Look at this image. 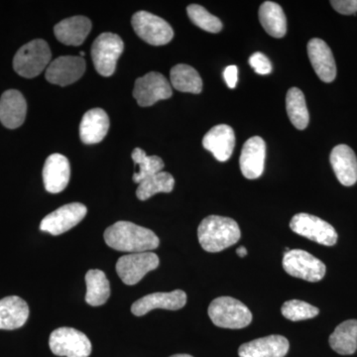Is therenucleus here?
<instances>
[{
  "label": "nucleus",
  "instance_id": "1",
  "mask_svg": "<svg viewBox=\"0 0 357 357\" xmlns=\"http://www.w3.org/2000/svg\"><path fill=\"white\" fill-rule=\"evenodd\" d=\"M105 241L109 248L121 252H148L158 248V236L151 229L130 222H117L105 231Z\"/></svg>",
  "mask_w": 357,
  "mask_h": 357
},
{
  "label": "nucleus",
  "instance_id": "2",
  "mask_svg": "<svg viewBox=\"0 0 357 357\" xmlns=\"http://www.w3.org/2000/svg\"><path fill=\"white\" fill-rule=\"evenodd\" d=\"M241 232L236 220L230 218L210 215L204 218L198 227L199 244L208 252H220L234 245Z\"/></svg>",
  "mask_w": 357,
  "mask_h": 357
},
{
  "label": "nucleus",
  "instance_id": "3",
  "mask_svg": "<svg viewBox=\"0 0 357 357\" xmlns=\"http://www.w3.org/2000/svg\"><path fill=\"white\" fill-rule=\"evenodd\" d=\"M51 58L48 43L42 39L33 40L21 47L14 56V70L21 77L32 79L48 68Z\"/></svg>",
  "mask_w": 357,
  "mask_h": 357
},
{
  "label": "nucleus",
  "instance_id": "4",
  "mask_svg": "<svg viewBox=\"0 0 357 357\" xmlns=\"http://www.w3.org/2000/svg\"><path fill=\"white\" fill-rule=\"evenodd\" d=\"M208 316L213 325L223 328H246L252 321V314L243 303L231 297L217 298L208 307Z\"/></svg>",
  "mask_w": 357,
  "mask_h": 357
},
{
  "label": "nucleus",
  "instance_id": "5",
  "mask_svg": "<svg viewBox=\"0 0 357 357\" xmlns=\"http://www.w3.org/2000/svg\"><path fill=\"white\" fill-rule=\"evenodd\" d=\"M123 49V41L119 35L114 33L100 34L91 46V58L96 72L102 77L112 76Z\"/></svg>",
  "mask_w": 357,
  "mask_h": 357
},
{
  "label": "nucleus",
  "instance_id": "6",
  "mask_svg": "<svg viewBox=\"0 0 357 357\" xmlns=\"http://www.w3.org/2000/svg\"><path fill=\"white\" fill-rule=\"evenodd\" d=\"M131 23L136 34L152 46H163L173 39L174 31L171 25L159 16L147 11H138L134 14Z\"/></svg>",
  "mask_w": 357,
  "mask_h": 357
},
{
  "label": "nucleus",
  "instance_id": "7",
  "mask_svg": "<svg viewBox=\"0 0 357 357\" xmlns=\"http://www.w3.org/2000/svg\"><path fill=\"white\" fill-rule=\"evenodd\" d=\"M283 268L289 275L307 282H319L325 277L326 268L321 260L302 249L285 252Z\"/></svg>",
  "mask_w": 357,
  "mask_h": 357
},
{
  "label": "nucleus",
  "instance_id": "8",
  "mask_svg": "<svg viewBox=\"0 0 357 357\" xmlns=\"http://www.w3.org/2000/svg\"><path fill=\"white\" fill-rule=\"evenodd\" d=\"M49 345L55 356L89 357L91 342L84 333L73 328H59L51 333Z\"/></svg>",
  "mask_w": 357,
  "mask_h": 357
},
{
  "label": "nucleus",
  "instance_id": "9",
  "mask_svg": "<svg viewBox=\"0 0 357 357\" xmlns=\"http://www.w3.org/2000/svg\"><path fill=\"white\" fill-rule=\"evenodd\" d=\"M290 227L295 234L321 245L333 246L337 241V234L333 225L309 213L294 215Z\"/></svg>",
  "mask_w": 357,
  "mask_h": 357
},
{
  "label": "nucleus",
  "instance_id": "10",
  "mask_svg": "<svg viewBox=\"0 0 357 357\" xmlns=\"http://www.w3.org/2000/svg\"><path fill=\"white\" fill-rule=\"evenodd\" d=\"M158 255L153 252L129 253L116 263V272L124 284L129 286L139 283L145 275L158 268Z\"/></svg>",
  "mask_w": 357,
  "mask_h": 357
},
{
  "label": "nucleus",
  "instance_id": "11",
  "mask_svg": "<svg viewBox=\"0 0 357 357\" xmlns=\"http://www.w3.org/2000/svg\"><path fill=\"white\" fill-rule=\"evenodd\" d=\"M173 95L172 86L160 73H148L138 77L134 84L133 96L142 107H151L159 100H168Z\"/></svg>",
  "mask_w": 357,
  "mask_h": 357
},
{
  "label": "nucleus",
  "instance_id": "12",
  "mask_svg": "<svg viewBox=\"0 0 357 357\" xmlns=\"http://www.w3.org/2000/svg\"><path fill=\"white\" fill-rule=\"evenodd\" d=\"M86 213L88 208L83 204H65L45 217L40 223V229L52 236H60L79 225Z\"/></svg>",
  "mask_w": 357,
  "mask_h": 357
},
{
  "label": "nucleus",
  "instance_id": "13",
  "mask_svg": "<svg viewBox=\"0 0 357 357\" xmlns=\"http://www.w3.org/2000/svg\"><path fill=\"white\" fill-rule=\"evenodd\" d=\"M86 72V61L76 56H62L52 61L46 69L47 81L66 86L76 83Z\"/></svg>",
  "mask_w": 357,
  "mask_h": 357
},
{
  "label": "nucleus",
  "instance_id": "14",
  "mask_svg": "<svg viewBox=\"0 0 357 357\" xmlns=\"http://www.w3.org/2000/svg\"><path fill=\"white\" fill-rule=\"evenodd\" d=\"M187 304V294L182 290H175L169 293H153L140 298L133 303L131 312L134 316H145L147 312L156 309L177 311Z\"/></svg>",
  "mask_w": 357,
  "mask_h": 357
},
{
  "label": "nucleus",
  "instance_id": "15",
  "mask_svg": "<svg viewBox=\"0 0 357 357\" xmlns=\"http://www.w3.org/2000/svg\"><path fill=\"white\" fill-rule=\"evenodd\" d=\"M266 144L259 136L249 138L241 150L239 165L243 175L249 180H255L264 171Z\"/></svg>",
  "mask_w": 357,
  "mask_h": 357
},
{
  "label": "nucleus",
  "instance_id": "16",
  "mask_svg": "<svg viewBox=\"0 0 357 357\" xmlns=\"http://www.w3.org/2000/svg\"><path fill=\"white\" fill-rule=\"evenodd\" d=\"M307 56L314 72L325 83H332L337 77V65L333 52L325 41L314 38L307 43Z\"/></svg>",
  "mask_w": 357,
  "mask_h": 357
},
{
  "label": "nucleus",
  "instance_id": "17",
  "mask_svg": "<svg viewBox=\"0 0 357 357\" xmlns=\"http://www.w3.org/2000/svg\"><path fill=\"white\" fill-rule=\"evenodd\" d=\"M70 166L69 160L62 154H52L45 162L43 182L45 189L51 194L64 191L69 184Z\"/></svg>",
  "mask_w": 357,
  "mask_h": 357
},
{
  "label": "nucleus",
  "instance_id": "18",
  "mask_svg": "<svg viewBox=\"0 0 357 357\" xmlns=\"http://www.w3.org/2000/svg\"><path fill=\"white\" fill-rule=\"evenodd\" d=\"M203 145L204 149L211 152L218 161H227L236 146V134L229 126L220 124L204 135Z\"/></svg>",
  "mask_w": 357,
  "mask_h": 357
},
{
  "label": "nucleus",
  "instance_id": "19",
  "mask_svg": "<svg viewBox=\"0 0 357 357\" xmlns=\"http://www.w3.org/2000/svg\"><path fill=\"white\" fill-rule=\"evenodd\" d=\"M27 103L16 89H8L0 98V121L6 128L15 129L24 123Z\"/></svg>",
  "mask_w": 357,
  "mask_h": 357
},
{
  "label": "nucleus",
  "instance_id": "20",
  "mask_svg": "<svg viewBox=\"0 0 357 357\" xmlns=\"http://www.w3.org/2000/svg\"><path fill=\"white\" fill-rule=\"evenodd\" d=\"M287 338L282 335H269L252 342H246L239 347V357H285L289 351Z\"/></svg>",
  "mask_w": 357,
  "mask_h": 357
},
{
  "label": "nucleus",
  "instance_id": "21",
  "mask_svg": "<svg viewBox=\"0 0 357 357\" xmlns=\"http://www.w3.org/2000/svg\"><path fill=\"white\" fill-rule=\"evenodd\" d=\"M331 164L337 180L345 187H351L357 182V158L354 150L347 145L333 148L330 157Z\"/></svg>",
  "mask_w": 357,
  "mask_h": 357
},
{
  "label": "nucleus",
  "instance_id": "22",
  "mask_svg": "<svg viewBox=\"0 0 357 357\" xmlns=\"http://www.w3.org/2000/svg\"><path fill=\"white\" fill-rule=\"evenodd\" d=\"M91 30V20L84 16L66 18L54 27L56 38L68 46L83 44Z\"/></svg>",
  "mask_w": 357,
  "mask_h": 357
},
{
  "label": "nucleus",
  "instance_id": "23",
  "mask_svg": "<svg viewBox=\"0 0 357 357\" xmlns=\"http://www.w3.org/2000/svg\"><path fill=\"white\" fill-rule=\"evenodd\" d=\"M109 129V119L102 109L89 110L79 126V136L86 144H96L105 139Z\"/></svg>",
  "mask_w": 357,
  "mask_h": 357
},
{
  "label": "nucleus",
  "instance_id": "24",
  "mask_svg": "<svg viewBox=\"0 0 357 357\" xmlns=\"http://www.w3.org/2000/svg\"><path fill=\"white\" fill-rule=\"evenodd\" d=\"M29 317V307L17 296L0 300V330H16L25 325Z\"/></svg>",
  "mask_w": 357,
  "mask_h": 357
},
{
  "label": "nucleus",
  "instance_id": "25",
  "mask_svg": "<svg viewBox=\"0 0 357 357\" xmlns=\"http://www.w3.org/2000/svg\"><path fill=\"white\" fill-rule=\"evenodd\" d=\"M260 23L265 31L274 37L282 38L287 33V20L283 8L272 1H265L259 8Z\"/></svg>",
  "mask_w": 357,
  "mask_h": 357
},
{
  "label": "nucleus",
  "instance_id": "26",
  "mask_svg": "<svg viewBox=\"0 0 357 357\" xmlns=\"http://www.w3.org/2000/svg\"><path fill=\"white\" fill-rule=\"evenodd\" d=\"M331 347L342 356H351L357 351V319H349L338 325L331 335Z\"/></svg>",
  "mask_w": 357,
  "mask_h": 357
},
{
  "label": "nucleus",
  "instance_id": "27",
  "mask_svg": "<svg viewBox=\"0 0 357 357\" xmlns=\"http://www.w3.org/2000/svg\"><path fill=\"white\" fill-rule=\"evenodd\" d=\"M86 302L89 306H102L109 300L110 284L102 270L91 269L86 274Z\"/></svg>",
  "mask_w": 357,
  "mask_h": 357
},
{
  "label": "nucleus",
  "instance_id": "28",
  "mask_svg": "<svg viewBox=\"0 0 357 357\" xmlns=\"http://www.w3.org/2000/svg\"><path fill=\"white\" fill-rule=\"evenodd\" d=\"M173 88L182 93H201L203 91V79L194 68L180 64L172 68L170 72Z\"/></svg>",
  "mask_w": 357,
  "mask_h": 357
},
{
  "label": "nucleus",
  "instance_id": "29",
  "mask_svg": "<svg viewBox=\"0 0 357 357\" xmlns=\"http://www.w3.org/2000/svg\"><path fill=\"white\" fill-rule=\"evenodd\" d=\"M286 109L289 119L296 128L304 130L310 121L306 98L304 93L298 88L289 89L286 96Z\"/></svg>",
  "mask_w": 357,
  "mask_h": 357
},
{
  "label": "nucleus",
  "instance_id": "30",
  "mask_svg": "<svg viewBox=\"0 0 357 357\" xmlns=\"http://www.w3.org/2000/svg\"><path fill=\"white\" fill-rule=\"evenodd\" d=\"M175 185V178L171 174L159 172L143 180L136 190L140 201H146L158 192H171Z\"/></svg>",
  "mask_w": 357,
  "mask_h": 357
},
{
  "label": "nucleus",
  "instance_id": "31",
  "mask_svg": "<svg viewBox=\"0 0 357 357\" xmlns=\"http://www.w3.org/2000/svg\"><path fill=\"white\" fill-rule=\"evenodd\" d=\"M131 157H132L134 163L139 167L138 172L133 175V181L137 184H140L143 180L150 177V176L162 172L164 166H165L163 160L160 158L159 156H156V155L148 156L144 150L141 149V148H135Z\"/></svg>",
  "mask_w": 357,
  "mask_h": 357
},
{
  "label": "nucleus",
  "instance_id": "32",
  "mask_svg": "<svg viewBox=\"0 0 357 357\" xmlns=\"http://www.w3.org/2000/svg\"><path fill=\"white\" fill-rule=\"evenodd\" d=\"M187 13L192 22L204 31L210 33L222 31V21L217 16L208 13L204 7L199 4H191L188 6Z\"/></svg>",
  "mask_w": 357,
  "mask_h": 357
},
{
  "label": "nucleus",
  "instance_id": "33",
  "mask_svg": "<svg viewBox=\"0 0 357 357\" xmlns=\"http://www.w3.org/2000/svg\"><path fill=\"white\" fill-rule=\"evenodd\" d=\"M282 314L292 321H304L318 316L319 310L304 301L291 300L284 303L281 307Z\"/></svg>",
  "mask_w": 357,
  "mask_h": 357
},
{
  "label": "nucleus",
  "instance_id": "34",
  "mask_svg": "<svg viewBox=\"0 0 357 357\" xmlns=\"http://www.w3.org/2000/svg\"><path fill=\"white\" fill-rule=\"evenodd\" d=\"M249 65L255 70V73H257L258 75H262V76L269 75L272 72L271 62L264 54L260 53V52H256L250 56Z\"/></svg>",
  "mask_w": 357,
  "mask_h": 357
},
{
  "label": "nucleus",
  "instance_id": "35",
  "mask_svg": "<svg viewBox=\"0 0 357 357\" xmlns=\"http://www.w3.org/2000/svg\"><path fill=\"white\" fill-rule=\"evenodd\" d=\"M331 4L338 13L351 15L357 13V0H333Z\"/></svg>",
  "mask_w": 357,
  "mask_h": 357
},
{
  "label": "nucleus",
  "instance_id": "36",
  "mask_svg": "<svg viewBox=\"0 0 357 357\" xmlns=\"http://www.w3.org/2000/svg\"><path fill=\"white\" fill-rule=\"evenodd\" d=\"M225 83L229 89H234L236 86L237 79H238V69L236 66L232 65L225 68L223 72Z\"/></svg>",
  "mask_w": 357,
  "mask_h": 357
},
{
  "label": "nucleus",
  "instance_id": "37",
  "mask_svg": "<svg viewBox=\"0 0 357 357\" xmlns=\"http://www.w3.org/2000/svg\"><path fill=\"white\" fill-rule=\"evenodd\" d=\"M236 253L237 255L239 256V257H245V256L248 255V249L244 248V246H241V248H238V249H237Z\"/></svg>",
  "mask_w": 357,
  "mask_h": 357
},
{
  "label": "nucleus",
  "instance_id": "38",
  "mask_svg": "<svg viewBox=\"0 0 357 357\" xmlns=\"http://www.w3.org/2000/svg\"><path fill=\"white\" fill-rule=\"evenodd\" d=\"M170 357H194V356H189V354H175V356H172Z\"/></svg>",
  "mask_w": 357,
  "mask_h": 357
}]
</instances>
